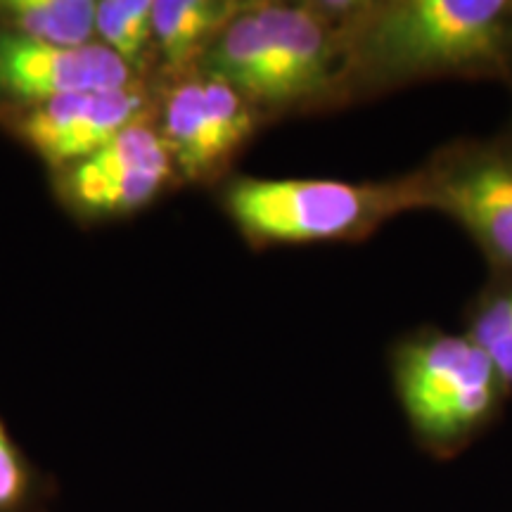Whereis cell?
Wrapping results in <instances>:
<instances>
[{"instance_id": "cell-1", "label": "cell", "mask_w": 512, "mask_h": 512, "mask_svg": "<svg viewBox=\"0 0 512 512\" xmlns=\"http://www.w3.org/2000/svg\"><path fill=\"white\" fill-rule=\"evenodd\" d=\"M344 41V102L437 79L512 86V0H325Z\"/></svg>"}, {"instance_id": "cell-2", "label": "cell", "mask_w": 512, "mask_h": 512, "mask_svg": "<svg viewBox=\"0 0 512 512\" xmlns=\"http://www.w3.org/2000/svg\"><path fill=\"white\" fill-rule=\"evenodd\" d=\"M216 200L252 249L363 242L422 209L413 171L387 181L230 174L216 185Z\"/></svg>"}, {"instance_id": "cell-3", "label": "cell", "mask_w": 512, "mask_h": 512, "mask_svg": "<svg viewBox=\"0 0 512 512\" xmlns=\"http://www.w3.org/2000/svg\"><path fill=\"white\" fill-rule=\"evenodd\" d=\"M392 380L418 444L456 456L508 399L489 356L465 332L420 328L394 344Z\"/></svg>"}, {"instance_id": "cell-4", "label": "cell", "mask_w": 512, "mask_h": 512, "mask_svg": "<svg viewBox=\"0 0 512 512\" xmlns=\"http://www.w3.org/2000/svg\"><path fill=\"white\" fill-rule=\"evenodd\" d=\"M155 126L181 183L219 185L268 121L226 79L202 67L152 81Z\"/></svg>"}, {"instance_id": "cell-5", "label": "cell", "mask_w": 512, "mask_h": 512, "mask_svg": "<svg viewBox=\"0 0 512 512\" xmlns=\"http://www.w3.org/2000/svg\"><path fill=\"white\" fill-rule=\"evenodd\" d=\"M422 209L458 223L491 273H512V131L453 140L413 169Z\"/></svg>"}, {"instance_id": "cell-6", "label": "cell", "mask_w": 512, "mask_h": 512, "mask_svg": "<svg viewBox=\"0 0 512 512\" xmlns=\"http://www.w3.org/2000/svg\"><path fill=\"white\" fill-rule=\"evenodd\" d=\"M60 207L79 223L131 219L181 185L159 138L155 112L121 131L95 155L50 174Z\"/></svg>"}, {"instance_id": "cell-7", "label": "cell", "mask_w": 512, "mask_h": 512, "mask_svg": "<svg viewBox=\"0 0 512 512\" xmlns=\"http://www.w3.org/2000/svg\"><path fill=\"white\" fill-rule=\"evenodd\" d=\"M152 112V83H133L114 91L67 93L36 105L3 107L0 128L41 159L50 174H57L95 155Z\"/></svg>"}, {"instance_id": "cell-8", "label": "cell", "mask_w": 512, "mask_h": 512, "mask_svg": "<svg viewBox=\"0 0 512 512\" xmlns=\"http://www.w3.org/2000/svg\"><path fill=\"white\" fill-rule=\"evenodd\" d=\"M254 12L283 62L297 117L347 105L342 29L325 0H254Z\"/></svg>"}, {"instance_id": "cell-9", "label": "cell", "mask_w": 512, "mask_h": 512, "mask_svg": "<svg viewBox=\"0 0 512 512\" xmlns=\"http://www.w3.org/2000/svg\"><path fill=\"white\" fill-rule=\"evenodd\" d=\"M133 83L147 81L138 79L121 57L98 41L62 48L0 31V110Z\"/></svg>"}, {"instance_id": "cell-10", "label": "cell", "mask_w": 512, "mask_h": 512, "mask_svg": "<svg viewBox=\"0 0 512 512\" xmlns=\"http://www.w3.org/2000/svg\"><path fill=\"white\" fill-rule=\"evenodd\" d=\"M245 5L247 0H155V79L197 67L214 38Z\"/></svg>"}, {"instance_id": "cell-11", "label": "cell", "mask_w": 512, "mask_h": 512, "mask_svg": "<svg viewBox=\"0 0 512 512\" xmlns=\"http://www.w3.org/2000/svg\"><path fill=\"white\" fill-rule=\"evenodd\" d=\"M95 0H0V31L79 48L95 38Z\"/></svg>"}, {"instance_id": "cell-12", "label": "cell", "mask_w": 512, "mask_h": 512, "mask_svg": "<svg viewBox=\"0 0 512 512\" xmlns=\"http://www.w3.org/2000/svg\"><path fill=\"white\" fill-rule=\"evenodd\" d=\"M155 0H100L95 12V36L136 72L152 83L157 72L155 34H152Z\"/></svg>"}, {"instance_id": "cell-13", "label": "cell", "mask_w": 512, "mask_h": 512, "mask_svg": "<svg viewBox=\"0 0 512 512\" xmlns=\"http://www.w3.org/2000/svg\"><path fill=\"white\" fill-rule=\"evenodd\" d=\"M53 477L27 456L0 418V512H48Z\"/></svg>"}, {"instance_id": "cell-14", "label": "cell", "mask_w": 512, "mask_h": 512, "mask_svg": "<svg viewBox=\"0 0 512 512\" xmlns=\"http://www.w3.org/2000/svg\"><path fill=\"white\" fill-rule=\"evenodd\" d=\"M465 335L486 356L512 337V273H491L467 311Z\"/></svg>"}, {"instance_id": "cell-15", "label": "cell", "mask_w": 512, "mask_h": 512, "mask_svg": "<svg viewBox=\"0 0 512 512\" xmlns=\"http://www.w3.org/2000/svg\"><path fill=\"white\" fill-rule=\"evenodd\" d=\"M489 361L494 363V368H496L498 377H501L505 392H508V396H510L512 394V337L508 339V342H503L496 351H491Z\"/></svg>"}]
</instances>
